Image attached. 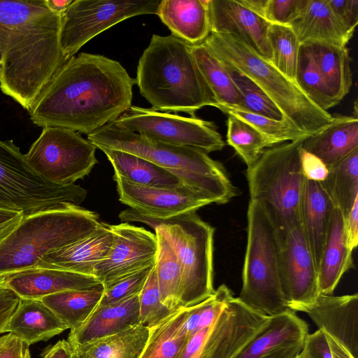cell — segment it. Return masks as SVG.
<instances>
[{
  "label": "cell",
  "mask_w": 358,
  "mask_h": 358,
  "mask_svg": "<svg viewBox=\"0 0 358 358\" xmlns=\"http://www.w3.org/2000/svg\"><path fill=\"white\" fill-rule=\"evenodd\" d=\"M211 326L203 328L190 336L179 358H192L201 349Z\"/></svg>",
  "instance_id": "cell-54"
},
{
  "label": "cell",
  "mask_w": 358,
  "mask_h": 358,
  "mask_svg": "<svg viewBox=\"0 0 358 358\" xmlns=\"http://www.w3.org/2000/svg\"><path fill=\"white\" fill-rule=\"evenodd\" d=\"M331 116L327 126L303 141V149L318 157L328 169L358 149V117Z\"/></svg>",
  "instance_id": "cell-25"
},
{
  "label": "cell",
  "mask_w": 358,
  "mask_h": 358,
  "mask_svg": "<svg viewBox=\"0 0 358 358\" xmlns=\"http://www.w3.org/2000/svg\"><path fill=\"white\" fill-rule=\"evenodd\" d=\"M87 191L78 185H58L37 173L13 140H0V207L24 216L64 203L79 205Z\"/></svg>",
  "instance_id": "cell-10"
},
{
  "label": "cell",
  "mask_w": 358,
  "mask_h": 358,
  "mask_svg": "<svg viewBox=\"0 0 358 358\" xmlns=\"http://www.w3.org/2000/svg\"><path fill=\"white\" fill-rule=\"evenodd\" d=\"M288 26L301 45L319 42L347 46L353 36L334 16L327 0H300L297 13Z\"/></svg>",
  "instance_id": "cell-23"
},
{
  "label": "cell",
  "mask_w": 358,
  "mask_h": 358,
  "mask_svg": "<svg viewBox=\"0 0 358 358\" xmlns=\"http://www.w3.org/2000/svg\"><path fill=\"white\" fill-rule=\"evenodd\" d=\"M150 329L141 324L120 333L73 348L75 358H140Z\"/></svg>",
  "instance_id": "cell-32"
},
{
  "label": "cell",
  "mask_w": 358,
  "mask_h": 358,
  "mask_svg": "<svg viewBox=\"0 0 358 358\" xmlns=\"http://www.w3.org/2000/svg\"><path fill=\"white\" fill-rule=\"evenodd\" d=\"M247 246L238 299L256 313L271 317L288 308L281 279L280 248L275 229L263 208L250 201Z\"/></svg>",
  "instance_id": "cell-8"
},
{
  "label": "cell",
  "mask_w": 358,
  "mask_h": 358,
  "mask_svg": "<svg viewBox=\"0 0 358 358\" xmlns=\"http://www.w3.org/2000/svg\"><path fill=\"white\" fill-rule=\"evenodd\" d=\"M0 358H31L29 345L9 333L0 337Z\"/></svg>",
  "instance_id": "cell-49"
},
{
  "label": "cell",
  "mask_w": 358,
  "mask_h": 358,
  "mask_svg": "<svg viewBox=\"0 0 358 358\" xmlns=\"http://www.w3.org/2000/svg\"><path fill=\"white\" fill-rule=\"evenodd\" d=\"M67 329L40 300L21 299L7 324L6 332L15 335L30 345L47 341Z\"/></svg>",
  "instance_id": "cell-29"
},
{
  "label": "cell",
  "mask_w": 358,
  "mask_h": 358,
  "mask_svg": "<svg viewBox=\"0 0 358 358\" xmlns=\"http://www.w3.org/2000/svg\"><path fill=\"white\" fill-rule=\"evenodd\" d=\"M276 234L283 293L288 308L295 312L298 308L313 303L320 294L317 271L302 222Z\"/></svg>",
  "instance_id": "cell-14"
},
{
  "label": "cell",
  "mask_w": 358,
  "mask_h": 358,
  "mask_svg": "<svg viewBox=\"0 0 358 358\" xmlns=\"http://www.w3.org/2000/svg\"><path fill=\"white\" fill-rule=\"evenodd\" d=\"M2 57H3V47H2L1 39L0 37V66L1 64V61H2Z\"/></svg>",
  "instance_id": "cell-59"
},
{
  "label": "cell",
  "mask_w": 358,
  "mask_h": 358,
  "mask_svg": "<svg viewBox=\"0 0 358 358\" xmlns=\"http://www.w3.org/2000/svg\"><path fill=\"white\" fill-rule=\"evenodd\" d=\"M42 358H44V357H43V356H42Z\"/></svg>",
  "instance_id": "cell-62"
},
{
  "label": "cell",
  "mask_w": 358,
  "mask_h": 358,
  "mask_svg": "<svg viewBox=\"0 0 358 358\" xmlns=\"http://www.w3.org/2000/svg\"><path fill=\"white\" fill-rule=\"evenodd\" d=\"M352 267V250L348 246L345 236L344 216L334 207L317 268L320 294L331 295L343 275Z\"/></svg>",
  "instance_id": "cell-27"
},
{
  "label": "cell",
  "mask_w": 358,
  "mask_h": 358,
  "mask_svg": "<svg viewBox=\"0 0 358 358\" xmlns=\"http://www.w3.org/2000/svg\"><path fill=\"white\" fill-rule=\"evenodd\" d=\"M134 80L117 61L81 52L65 62L29 111L38 127L87 135L113 122L131 106Z\"/></svg>",
  "instance_id": "cell-1"
},
{
  "label": "cell",
  "mask_w": 358,
  "mask_h": 358,
  "mask_svg": "<svg viewBox=\"0 0 358 358\" xmlns=\"http://www.w3.org/2000/svg\"><path fill=\"white\" fill-rule=\"evenodd\" d=\"M140 324L138 295L96 307L78 328L71 330L68 341L73 348L112 336Z\"/></svg>",
  "instance_id": "cell-24"
},
{
  "label": "cell",
  "mask_w": 358,
  "mask_h": 358,
  "mask_svg": "<svg viewBox=\"0 0 358 358\" xmlns=\"http://www.w3.org/2000/svg\"><path fill=\"white\" fill-rule=\"evenodd\" d=\"M302 45V44H301ZM328 88L338 103L352 84L351 58L347 46L326 43H306Z\"/></svg>",
  "instance_id": "cell-31"
},
{
  "label": "cell",
  "mask_w": 358,
  "mask_h": 358,
  "mask_svg": "<svg viewBox=\"0 0 358 358\" xmlns=\"http://www.w3.org/2000/svg\"><path fill=\"white\" fill-rule=\"evenodd\" d=\"M296 358H303V357H301V356L299 355Z\"/></svg>",
  "instance_id": "cell-61"
},
{
  "label": "cell",
  "mask_w": 358,
  "mask_h": 358,
  "mask_svg": "<svg viewBox=\"0 0 358 358\" xmlns=\"http://www.w3.org/2000/svg\"><path fill=\"white\" fill-rule=\"evenodd\" d=\"M104 292L103 285L83 290L54 294L40 301L51 310L71 330L80 327L98 306Z\"/></svg>",
  "instance_id": "cell-33"
},
{
  "label": "cell",
  "mask_w": 358,
  "mask_h": 358,
  "mask_svg": "<svg viewBox=\"0 0 358 358\" xmlns=\"http://www.w3.org/2000/svg\"><path fill=\"white\" fill-rule=\"evenodd\" d=\"M99 150L110 162L114 176L127 182L148 187H173L182 184L171 173L143 158L117 150Z\"/></svg>",
  "instance_id": "cell-30"
},
{
  "label": "cell",
  "mask_w": 358,
  "mask_h": 358,
  "mask_svg": "<svg viewBox=\"0 0 358 358\" xmlns=\"http://www.w3.org/2000/svg\"><path fill=\"white\" fill-rule=\"evenodd\" d=\"M96 149L76 131L47 127L24 155L29 166L43 178L67 185L91 172L98 163Z\"/></svg>",
  "instance_id": "cell-11"
},
{
  "label": "cell",
  "mask_w": 358,
  "mask_h": 358,
  "mask_svg": "<svg viewBox=\"0 0 358 358\" xmlns=\"http://www.w3.org/2000/svg\"><path fill=\"white\" fill-rule=\"evenodd\" d=\"M303 139L266 149L246 171L250 201L263 208L277 233L301 223L307 180L301 160Z\"/></svg>",
  "instance_id": "cell-7"
},
{
  "label": "cell",
  "mask_w": 358,
  "mask_h": 358,
  "mask_svg": "<svg viewBox=\"0 0 358 358\" xmlns=\"http://www.w3.org/2000/svg\"><path fill=\"white\" fill-rule=\"evenodd\" d=\"M308 334L306 322L290 310L268 317L234 358H296Z\"/></svg>",
  "instance_id": "cell-18"
},
{
  "label": "cell",
  "mask_w": 358,
  "mask_h": 358,
  "mask_svg": "<svg viewBox=\"0 0 358 358\" xmlns=\"http://www.w3.org/2000/svg\"><path fill=\"white\" fill-rule=\"evenodd\" d=\"M319 182L345 217L358 199V149L329 169L325 180Z\"/></svg>",
  "instance_id": "cell-36"
},
{
  "label": "cell",
  "mask_w": 358,
  "mask_h": 358,
  "mask_svg": "<svg viewBox=\"0 0 358 358\" xmlns=\"http://www.w3.org/2000/svg\"><path fill=\"white\" fill-rule=\"evenodd\" d=\"M113 241L110 224L100 222L87 236L45 255L36 267L93 275L94 267L108 255Z\"/></svg>",
  "instance_id": "cell-22"
},
{
  "label": "cell",
  "mask_w": 358,
  "mask_h": 358,
  "mask_svg": "<svg viewBox=\"0 0 358 358\" xmlns=\"http://www.w3.org/2000/svg\"><path fill=\"white\" fill-rule=\"evenodd\" d=\"M300 0H264L260 16L271 24L289 25L294 19Z\"/></svg>",
  "instance_id": "cell-46"
},
{
  "label": "cell",
  "mask_w": 358,
  "mask_h": 358,
  "mask_svg": "<svg viewBox=\"0 0 358 358\" xmlns=\"http://www.w3.org/2000/svg\"><path fill=\"white\" fill-rule=\"evenodd\" d=\"M8 275H0V287L4 285L5 280Z\"/></svg>",
  "instance_id": "cell-58"
},
{
  "label": "cell",
  "mask_w": 358,
  "mask_h": 358,
  "mask_svg": "<svg viewBox=\"0 0 358 358\" xmlns=\"http://www.w3.org/2000/svg\"><path fill=\"white\" fill-rule=\"evenodd\" d=\"M23 217L24 215L20 212L0 207V243L14 229Z\"/></svg>",
  "instance_id": "cell-53"
},
{
  "label": "cell",
  "mask_w": 358,
  "mask_h": 358,
  "mask_svg": "<svg viewBox=\"0 0 358 358\" xmlns=\"http://www.w3.org/2000/svg\"><path fill=\"white\" fill-rule=\"evenodd\" d=\"M21 299L4 285L0 287V334L6 332L7 324Z\"/></svg>",
  "instance_id": "cell-51"
},
{
  "label": "cell",
  "mask_w": 358,
  "mask_h": 358,
  "mask_svg": "<svg viewBox=\"0 0 358 358\" xmlns=\"http://www.w3.org/2000/svg\"><path fill=\"white\" fill-rule=\"evenodd\" d=\"M154 266L155 264L145 267L104 288L97 307L117 303L138 295Z\"/></svg>",
  "instance_id": "cell-45"
},
{
  "label": "cell",
  "mask_w": 358,
  "mask_h": 358,
  "mask_svg": "<svg viewBox=\"0 0 358 358\" xmlns=\"http://www.w3.org/2000/svg\"><path fill=\"white\" fill-rule=\"evenodd\" d=\"M3 285L21 299L41 300L54 294L89 289L103 285L94 275L36 267L8 275Z\"/></svg>",
  "instance_id": "cell-21"
},
{
  "label": "cell",
  "mask_w": 358,
  "mask_h": 358,
  "mask_svg": "<svg viewBox=\"0 0 358 358\" xmlns=\"http://www.w3.org/2000/svg\"><path fill=\"white\" fill-rule=\"evenodd\" d=\"M327 3L336 19L353 34L358 23V0H327Z\"/></svg>",
  "instance_id": "cell-47"
},
{
  "label": "cell",
  "mask_w": 358,
  "mask_h": 358,
  "mask_svg": "<svg viewBox=\"0 0 358 358\" xmlns=\"http://www.w3.org/2000/svg\"><path fill=\"white\" fill-rule=\"evenodd\" d=\"M60 25L45 0H0V89L29 112L64 64Z\"/></svg>",
  "instance_id": "cell-2"
},
{
  "label": "cell",
  "mask_w": 358,
  "mask_h": 358,
  "mask_svg": "<svg viewBox=\"0 0 358 358\" xmlns=\"http://www.w3.org/2000/svg\"><path fill=\"white\" fill-rule=\"evenodd\" d=\"M227 142L242 158L248 168L273 143L253 127L236 117L228 115Z\"/></svg>",
  "instance_id": "cell-39"
},
{
  "label": "cell",
  "mask_w": 358,
  "mask_h": 358,
  "mask_svg": "<svg viewBox=\"0 0 358 358\" xmlns=\"http://www.w3.org/2000/svg\"><path fill=\"white\" fill-rule=\"evenodd\" d=\"M113 241L106 257L93 275L108 287L120 279L155 264L157 238L155 234L127 222L111 225Z\"/></svg>",
  "instance_id": "cell-15"
},
{
  "label": "cell",
  "mask_w": 358,
  "mask_h": 358,
  "mask_svg": "<svg viewBox=\"0 0 358 358\" xmlns=\"http://www.w3.org/2000/svg\"><path fill=\"white\" fill-rule=\"evenodd\" d=\"M215 108L227 115L247 122L271 140L275 145L287 141H296L309 136L285 120H276L236 107L216 103Z\"/></svg>",
  "instance_id": "cell-41"
},
{
  "label": "cell",
  "mask_w": 358,
  "mask_h": 358,
  "mask_svg": "<svg viewBox=\"0 0 358 358\" xmlns=\"http://www.w3.org/2000/svg\"><path fill=\"white\" fill-rule=\"evenodd\" d=\"M203 43L222 64L236 69L257 84L289 124L311 136L330 123L332 116L329 113L317 107L296 83L238 35L210 32Z\"/></svg>",
  "instance_id": "cell-6"
},
{
  "label": "cell",
  "mask_w": 358,
  "mask_h": 358,
  "mask_svg": "<svg viewBox=\"0 0 358 358\" xmlns=\"http://www.w3.org/2000/svg\"><path fill=\"white\" fill-rule=\"evenodd\" d=\"M134 83L155 110L196 116V110L216 103L191 45L173 34L152 36L139 59Z\"/></svg>",
  "instance_id": "cell-3"
},
{
  "label": "cell",
  "mask_w": 358,
  "mask_h": 358,
  "mask_svg": "<svg viewBox=\"0 0 358 358\" xmlns=\"http://www.w3.org/2000/svg\"><path fill=\"white\" fill-rule=\"evenodd\" d=\"M268 39L271 50V62L281 73L296 83L301 44L295 33L288 25L271 24L268 30Z\"/></svg>",
  "instance_id": "cell-40"
},
{
  "label": "cell",
  "mask_w": 358,
  "mask_h": 358,
  "mask_svg": "<svg viewBox=\"0 0 358 358\" xmlns=\"http://www.w3.org/2000/svg\"><path fill=\"white\" fill-rule=\"evenodd\" d=\"M296 311L306 313L318 329L334 338L353 357L358 358V294H320L311 303Z\"/></svg>",
  "instance_id": "cell-19"
},
{
  "label": "cell",
  "mask_w": 358,
  "mask_h": 358,
  "mask_svg": "<svg viewBox=\"0 0 358 358\" xmlns=\"http://www.w3.org/2000/svg\"><path fill=\"white\" fill-rule=\"evenodd\" d=\"M119 201L138 212L168 220L196 212L213 203L204 194L183 184L173 187H148L133 185L113 176Z\"/></svg>",
  "instance_id": "cell-16"
},
{
  "label": "cell",
  "mask_w": 358,
  "mask_h": 358,
  "mask_svg": "<svg viewBox=\"0 0 358 358\" xmlns=\"http://www.w3.org/2000/svg\"><path fill=\"white\" fill-rule=\"evenodd\" d=\"M113 123L162 143L196 148L207 153L225 146L214 122L196 116L183 117L131 105Z\"/></svg>",
  "instance_id": "cell-13"
},
{
  "label": "cell",
  "mask_w": 358,
  "mask_h": 358,
  "mask_svg": "<svg viewBox=\"0 0 358 358\" xmlns=\"http://www.w3.org/2000/svg\"><path fill=\"white\" fill-rule=\"evenodd\" d=\"M99 223V214L73 203L24 216L0 243V275L36 268L45 255L84 238Z\"/></svg>",
  "instance_id": "cell-5"
},
{
  "label": "cell",
  "mask_w": 358,
  "mask_h": 358,
  "mask_svg": "<svg viewBox=\"0 0 358 358\" xmlns=\"http://www.w3.org/2000/svg\"><path fill=\"white\" fill-rule=\"evenodd\" d=\"M224 65L242 97V110L273 120H284L278 108L257 84L236 69Z\"/></svg>",
  "instance_id": "cell-42"
},
{
  "label": "cell",
  "mask_w": 358,
  "mask_h": 358,
  "mask_svg": "<svg viewBox=\"0 0 358 358\" xmlns=\"http://www.w3.org/2000/svg\"><path fill=\"white\" fill-rule=\"evenodd\" d=\"M344 228L348 246L353 251L358 243V199L344 217Z\"/></svg>",
  "instance_id": "cell-52"
},
{
  "label": "cell",
  "mask_w": 358,
  "mask_h": 358,
  "mask_svg": "<svg viewBox=\"0 0 358 358\" xmlns=\"http://www.w3.org/2000/svg\"><path fill=\"white\" fill-rule=\"evenodd\" d=\"M208 0H160L157 15L171 34L190 45L210 34Z\"/></svg>",
  "instance_id": "cell-26"
},
{
  "label": "cell",
  "mask_w": 358,
  "mask_h": 358,
  "mask_svg": "<svg viewBox=\"0 0 358 358\" xmlns=\"http://www.w3.org/2000/svg\"><path fill=\"white\" fill-rule=\"evenodd\" d=\"M268 318L233 297L212 324L197 358H234Z\"/></svg>",
  "instance_id": "cell-17"
},
{
  "label": "cell",
  "mask_w": 358,
  "mask_h": 358,
  "mask_svg": "<svg viewBox=\"0 0 358 358\" xmlns=\"http://www.w3.org/2000/svg\"><path fill=\"white\" fill-rule=\"evenodd\" d=\"M42 356L44 358H75L73 348L66 340H60L54 345L49 346Z\"/></svg>",
  "instance_id": "cell-55"
},
{
  "label": "cell",
  "mask_w": 358,
  "mask_h": 358,
  "mask_svg": "<svg viewBox=\"0 0 358 358\" xmlns=\"http://www.w3.org/2000/svg\"><path fill=\"white\" fill-rule=\"evenodd\" d=\"M157 238V252L155 262L162 302L176 310L180 308L182 275L177 257L161 233L155 230Z\"/></svg>",
  "instance_id": "cell-37"
},
{
  "label": "cell",
  "mask_w": 358,
  "mask_h": 358,
  "mask_svg": "<svg viewBox=\"0 0 358 358\" xmlns=\"http://www.w3.org/2000/svg\"><path fill=\"white\" fill-rule=\"evenodd\" d=\"M324 334L329 342L333 358H353L334 338L325 332Z\"/></svg>",
  "instance_id": "cell-56"
},
{
  "label": "cell",
  "mask_w": 358,
  "mask_h": 358,
  "mask_svg": "<svg viewBox=\"0 0 358 358\" xmlns=\"http://www.w3.org/2000/svg\"><path fill=\"white\" fill-rule=\"evenodd\" d=\"M140 324L152 328L171 315L176 310L161 301L155 266L138 294Z\"/></svg>",
  "instance_id": "cell-44"
},
{
  "label": "cell",
  "mask_w": 358,
  "mask_h": 358,
  "mask_svg": "<svg viewBox=\"0 0 358 358\" xmlns=\"http://www.w3.org/2000/svg\"><path fill=\"white\" fill-rule=\"evenodd\" d=\"M299 355L303 358H333L324 332L317 329L308 334Z\"/></svg>",
  "instance_id": "cell-48"
},
{
  "label": "cell",
  "mask_w": 358,
  "mask_h": 358,
  "mask_svg": "<svg viewBox=\"0 0 358 358\" xmlns=\"http://www.w3.org/2000/svg\"><path fill=\"white\" fill-rule=\"evenodd\" d=\"M295 82L320 109L327 111L338 104L305 44L300 46Z\"/></svg>",
  "instance_id": "cell-38"
},
{
  "label": "cell",
  "mask_w": 358,
  "mask_h": 358,
  "mask_svg": "<svg viewBox=\"0 0 358 358\" xmlns=\"http://www.w3.org/2000/svg\"><path fill=\"white\" fill-rule=\"evenodd\" d=\"M301 160L303 173L307 180L316 182L325 180L329 169L318 157L303 149Z\"/></svg>",
  "instance_id": "cell-50"
},
{
  "label": "cell",
  "mask_w": 358,
  "mask_h": 358,
  "mask_svg": "<svg viewBox=\"0 0 358 358\" xmlns=\"http://www.w3.org/2000/svg\"><path fill=\"white\" fill-rule=\"evenodd\" d=\"M160 0H73L60 15L64 63L89 41L132 17L156 14Z\"/></svg>",
  "instance_id": "cell-12"
},
{
  "label": "cell",
  "mask_w": 358,
  "mask_h": 358,
  "mask_svg": "<svg viewBox=\"0 0 358 358\" xmlns=\"http://www.w3.org/2000/svg\"><path fill=\"white\" fill-rule=\"evenodd\" d=\"M73 0H45L48 7L53 12L61 15Z\"/></svg>",
  "instance_id": "cell-57"
},
{
  "label": "cell",
  "mask_w": 358,
  "mask_h": 358,
  "mask_svg": "<svg viewBox=\"0 0 358 358\" xmlns=\"http://www.w3.org/2000/svg\"><path fill=\"white\" fill-rule=\"evenodd\" d=\"M233 297L230 289L222 284L202 302L187 307L184 327L189 338L199 330L212 326L227 303Z\"/></svg>",
  "instance_id": "cell-43"
},
{
  "label": "cell",
  "mask_w": 358,
  "mask_h": 358,
  "mask_svg": "<svg viewBox=\"0 0 358 358\" xmlns=\"http://www.w3.org/2000/svg\"><path fill=\"white\" fill-rule=\"evenodd\" d=\"M187 312V307H180L149 328V337L140 358H179L189 338L184 327Z\"/></svg>",
  "instance_id": "cell-35"
},
{
  "label": "cell",
  "mask_w": 358,
  "mask_h": 358,
  "mask_svg": "<svg viewBox=\"0 0 358 358\" xmlns=\"http://www.w3.org/2000/svg\"><path fill=\"white\" fill-rule=\"evenodd\" d=\"M87 139L98 149L126 152L163 168L212 203L224 204L237 195L223 165L201 149L162 143L119 128L113 122L87 135Z\"/></svg>",
  "instance_id": "cell-4"
},
{
  "label": "cell",
  "mask_w": 358,
  "mask_h": 358,
  "mask_svg": "<svg viewBox=\"0 0 358 358\" xmlns=\"http://www.w3.org/2000/svg\"><path fill=\"white\" fill-rule=\"evenodd\" d=\"M210 32L234 34L259 55L271 62L268 39L271 24L244 5L241 0H208Z\"/></svg>",
  "instance_id": "cell-20"
},
{
  "label": "cell",
  "mask_w": 358,
  "mask_h": 358,
  "mask_svg": "<svg viewBox=\"0 0 358 358\" xmlns=\"http://www.w3.org/2000/svg\"><path fill=\"white\" fill-rule=\"evenodd\" d=\"M199 351L197 353H196L192 358H197Z\"/></svg>",
  "instance_id": "cell-60"
},
{
  "label": "cell",
  "mask_w": 358,
  "mask_h": 358,
  "mask_svg": "<svg viewBox=\"0 0 358 358\" xmlns=\"http://www.w3.org/2000/svg\"><path fill=\"white\" fill-rule=\"evenodd\" d=\"M174 252L181 271L180 307L195 306L215 292V229L196 212L166 220L156 228Z\"/></svg>",
  "instance_id": "cell-9"
},
{
  "label": "cell",
  "mask_w": 358,
  "mask_h": 358,
  "mask_svg": "<svg viewBox=\"0 0 358 358\" xmlns=\"http://www.w3.org/2000/svg\"><path fill=\"white\" fill-rule=\"evenodd\" d=\"M334 208L332 201L320 183L306 180L301 222L317 271L327 238Z\"/></svg>",
  "instance_id": "cell-28"
},
{
  "label": "cell",
  "mask_w": 358,
  "mask_h": 358,
  "mask_svg": "<svg viewBox=\"0 0 358 358\" xmlns=\"http://www.w3.org/2000/svg\"><path fill=\"white\" fill-rule=\"evenodd\" d=\"M191 50L198 69L210 88L216 103L242 109V97L226 66L203 42L191 45Z\"/></svg>",
  "instance_id": "cell-34"
}]
</instances>
